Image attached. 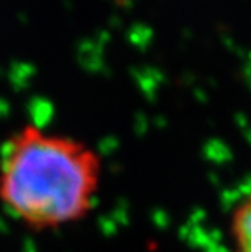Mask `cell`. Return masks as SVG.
Instances as JSON below:
<instances>
[{"label":"cell","mask_w":251,"mask_h":252,"mask_svg":"<svg viewBox=\"0 0 251 252\" xmlns=\"http://www.w3.org/2000/svg\"><path fill=\"white\" fill-rule=\"evenodd\" d=\"M232 252H251V190L235 207L230 218Z\"/></svg>","instance_id":"cell-2"},{"label":"cell","mask_w":251,"mask_h":252,"mask_svg":"<svg viewBox=\"0 0 251 252\" xmlns=\"http://www.w3.org/2000/svg\"><path fill=\"white\" fill-rule=\"evenodd\" d=\"M101 173L100 155L85 142L28 124L0 153V202L33 231L59 229L90 213Z\"/></svg>","instance_id":"cell-1"}]
</instances>
